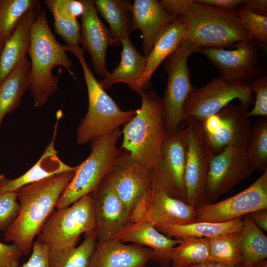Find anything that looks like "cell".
<instances>
[{
  "label": "cell",
  "instance_id": "obj_1",
  "mask_svg": "<svg viewBox=\"0 0 267 267\" xmlns=\"http://www.w3.org/2000/svg\"><path fill=\"white\" fill-rule=\"evenodd\" d=\"M161 5L185 24L184 39L200 47H235L253 38L244 28L237 10H228L195 0H161Z\"/></svg>",
  "mask_w": 267,
  "mask_h": 267
},
{
  "label": "cell",
  "instance_id": "obj_2",
  "mask_svg": "<svg viewBox=\"0 0 267 267\" xmlns=\"http://www.w3.org/2000/svg\"><path fill=\"white\" fill-rule=\"evenodd\" d=\"M75 171L61 173L25 185L17 191L20 208L18 215L4 234L22 254L30 253L34 237L55 208L58 199L73 178Z\"/></svg>",
  "mask_w": 267,
  "mask_h": 267
},
{
  "label": "cell",
  "instance_id": "obj_3",
  "mask_svg": "<svg viewBox=\"0 0 267 267\" xmlns=\"http://www.w3.org/2000/svg\"><path fill=\"white\" fill-rule=\"evenodd\" d=\"M150 86L138 92L141 107L124 126L121 148L128 151L132 161L151 171L161 161L166 130L162 99Z\"/></svg>",
  "mask_w": 267,
  "mask_h": 267
},
{
  "label": "cell",
  "instance_id": "obj_4",
  "mask_svg": "<svg viewBox=\"0 0 267 267\" xmlns=\"http://www.w3.org/2000/svg\"><path fill=\"white\" fill-rule=\"evenodd\" d=\"M65 45L56 40L48 24L43 8L33 23L28 54L31 59L29 89L34 106H43L57 89L58 76L52 73L56 66H62L76 77L71 70L73 64L67 54Z\"/></svg>",
  "mask_w": 267,
  "mask_h": 267
},
{
  "label": "cell",
  "instance_id": "obj_5",
  "mask_svg": "<svg viewBox=\"0 0 267 267\" xmlns=\"http://www.w3.org/2000/svg\"><path fill=\"white\" fill-rule=\"evenodd\" d=\"M82 49L75 54L84 72L88 94V109L77 129L79 145L94 141L125 125L135 115L136 110H122L94 76Z\"/></svg>",
  "mask_w": 267,
  "mask_h": 267
},
{
  "label": "cell",
  "instance_id": "obj_6",
  "mask_svg": "<svg viewBox=\"0 0 267 267\" xmlns=\"http://www.w3.org/2000/svg\"><path fill=\"white\" fill-rule=\"evenodd\" d=\"M122 134L119 128L91 142V152L79 165L75 174L61 193L55 208L68 207L82 197L93 192L118 162L117 147Z\"/></svg>",
  "mask_w": 267,
  "mask_h": 267
},
{
  "label": "cell",
  "instance_id": "obj_7",
  "mask_svg": "<svg viewBox=\"0 0 267 267\" xmlns=\"http://www.w3.org/2000/svg\"><path fill=\"white\" fill-rule=\"evenodd\" d=\"M96 223L91 193L71 205L53 210L44 222L38 238L49 247L53 255L76 247L80 236L95 231Z\"/></svg>",
  "mask_w": 267,
  "mask_h": 267
},
{
  "label": "cell",
  "instance_id": "obj_8",
  "mask_svg": "<svg viewBox=\"0 0 267 267\" xmlns=\"http://www.w3.org/2000/svg\"><path fill=\"white\" fill-rule=\"evenodd\" d=\"M198 48L196 44L184 39L178 48L164 61L168 75L165 93L161 98L166 134L176 132L186 122L183 105L194 89L188 59Z\"/></svg>",
  "mask_w": 267,
  "mask_h": 267
},
{
  "label": "cell",
  "instance_id": "obj_9",
  "mask_svg": "<svg viewBox=\"0 0 267 267\" xmlns=\"http://www.w3.org/2000/svg\"><path fill=\"white\" fill-rule=\"evenodd\" d=\"M249 83L230 82L221 77L204 87L195 88L188 95L183 105L186 122H202L216 114L235 99L247 107L254 103Z\"/></svg>",
  "mask_w": 267,
  "mask_h": 267
},
{
  "label": "cell",
  "instance_id": "obj_10",
  "mask_svg": "<svg viewBox=\"0 0 267 267\" xmlns=\"http://www.w3.org/2000/svg\"><path fill=\"white\" fill-rule=\"evenodd\" d=\"M186 154L184 184L186 203L195 209L208 203L206 184L210 161L216 153L208 142L200 122L185 126Z\"/></svg>",
  "mask_w": 267,
  "mask_h": 267
},
{
  "label": "cell",
  "instance_id": "obj_11",
  "mask_svg": "<svg viewBox=\"0 0 267 267\" xmlns=\"http://www.w3.org/2000/svg\"><path fill=\"white\" fill-rule=\"evenodd\" d=\"M105 178L124 204L131 221H138L152 187L150 171L128 156L120 157Z\"/></svg>",
  "mask_w": 267,
  "mask_h": 267
},
{
  "label": "cell",
  "instance_id": "obj_12",
  "mask_svg": "<svg viewBox=\"0 0 267 267\" xmlns=\"http://www.w3.org/2000/svg\"><path fill=\"white\" fill-rule=\"evenodd\" d=\"M248 112V107L243 105L229 103L218 113L200 122L204 134L216 154L227 146L247 149L252 126Z\"/></svg>",
  "mask_w": 267,
  "mask_h": 267
},
{
  "label": "cell",
  "instance_id": "obj_13",
  "mask_svg": "<svg viewBox=\"0 0 267 267\" xmlns=\"http://www.w3.org/2000/svg\"><path fill=\"white\" fill-rule=\"evenodd\" d=\"M186 154V128L167 134L163 141L161 161L150 171L152 184L162 188L170 196L186 203L184 172Z\"/></svg>",
  "mask_w": 267,
  "mask_h": 267
},
{
  "label": "cell",
  "instance_id": "obj_14",
  "mask_svg": "<svg viewBox=\"0 0 267 267\" xmlns=\"http://www.w3.org/2000/svg\"><path fill=\"white\" fill-rule=\"evenodd\" d=\"M255 170L246 150L232 146L224 147L212 157L209 167L206 193L209 203L230 192Z\"/></svg>",
  "mask_w": 267,
  "mask_h": 267
},
{
  "label": "cell",
  "instance_id": "obj_15",
  "mask_svg": "<svg viewBox=\"0 0 267 267\" xmlns=\"http://www.w3.org/2000/svg\"><path fill=\"white\" fill-rule=\"evenodd\" d=\"M267 209V170L251 185L229 198L195 209L196 221L224 222Z\"/></svg>",
  "mask_w": 267,
  "mask_h": 267
},
{
  "label": "cell",
  "instance_id": "obj_16",
  "mask_svg": "<svg viewBox=\"0 0 267 267\" xmlns=\"http://www.w3.org/2000/svg\"><path fill=\"white\" fill-rule=\"evenodd\" d=\"M253 38L236 44L233 49L200 47L203 54L218 70L220 77L230 82L249 83L262 72L258 63V49Z\"/></svg>",
  "mask_w": 267,
  "mask_h": 267
},
{
  "label": "cell",
  "instance_id": "obj_17",
  "mask_svg": "<svg viewBox=\"0 0 267 267\" xmlns=\"http://www.w3.org/2000/svg\"><path fill=\"white\" fill-rule=\"evenodd\" d=\"M91 194L97 242L111 239L117 232L131 222L130 216L105 178Z\"/></svg>",
  "mask_w": 267,
  "mask_h": 267
},
{
  "label": "cell",
  "instance_id": "obj_18",
  "mask_svg": "<svg viewBox=\"0 0 267 267\" xmlns=\"http://www.w3.org/2000/svg\"><path fill=\"white\" fill-rule=\"evenodd\" d=\"M140 220L155 227L197 222L193 207L170 196L162 188L153 184L150 194L144 202Z\"/></svg>",
  "mask_w": 267,
  "mask_h": 267
},
{
  "label": "cell",
  "instance_id": "obj_19",
  "mask_svg": "<svg viewBox=\"0 0 267 267\" xmlns=\"http://www.w3.org/2000/svg\"><path fill=\"white\" fill-rule=\"evenodd\" d=\"M84 6L81 17L80 44L90 55L92 66L95 73L106 76V54L111 45L109 29L99 18L93 0H81Z\"/></svg>",
  "mask_w": 267,
  "mask_h": 267
},
{
  "label": "cell",
  "instance_id": "obj_20",
  "mask_svg": "<svg viewBox=\"0 0 267 267\" xmlns=\"http://www.w3.org/2000/svg\"><path fill=\"white\" fill-rule=\"evenodd\" d=\"M112 239L122 242H133L146 247L152 250V260L162 267H169L171 265V253L174 247L181 240L169 237L159 231L151 223L142 220L130 222Z\"/></svg>",
  "mask_w": 267,
  "mask_h": 267
},
{
  "label": "cell",
  "instance_id": "obj_21",
  "mask_svg": "<svg viewBox=\"0 0 267 267\" xmlns=\"http://www.w3.org/2000/svg\"><path fill=\"white\" fill-rule=\"evenodd\" d=\"M132 31L139 30L142 37L143 55L147 57L162 30L178 18L157 0H135L130 8Z\"/></svg>",
  "mask_w": 267,
  "mask_h": 267
},
{
  "label": "cell",
  "instance_id": "obj_22",
  "mask_svg": "<svg viewBox=\"0 0 267 267\" xmlns=\"http://www.w3.org/2000/svg\"><path fill=\"white\" fill-rule=\"evenodd\" d=\"M152 256L149 248L111 239L96 242L89 267H142Z\"/></svg>",
  "mask_w": 267,
  "mask_h": 267
},
{
  "label": "cell",
  "instance_id": "obj_23",
  "mask_svg": "<svg viewBox=\"0 0 267 267\" xmlns=\"http://www.w3.org/2000/svg\"><path fill=\"white\" fill-rule=\"evenodd\" d=\"M60 117L61 115L57 114L51 142L46 146L38 162L31 169L14 179H9L4 174L0 175V194L7 192L16 191L25 185L40 181L61 173L74 171L76 169V166H69L64 163L58 156L57 152L55 149V139Z\"/></svg>",
  "mask_w": 267,
  "mask_h": 267
},
{
  "label": "cell",
  "instance_id": "obj_24",
  "mask_svg": "<svg viewBox=\"0 0 267 267\" xmlns=\"http://www.w3.org/2000/svg\"><path fill=\"white\" fill-rule=\"evenodd\" d=\"M41 5L27 11L5 42L0 54V85L14 67L28 54L31 30Z\"/></svg>",
  "mask_w": 267,
  "mask_h": 267
},
{
  "label": "cell",
  "instance_id": "obj_25",
  "mask_svg": "<svg viewBox=\"0 0 267 267\" xmlns=\"http://www.w3.org/2000/svg\"><path fill=\"white\" fill-rule=\"evenodd\" d=\"M185 33V24L178 18L159 33L147 57L145 70L139 81L138 92L150 84L151 78L160 64L178 48L184 40Z\"/></svg>",
  "mask_w": 267,
  "mask_h": 267
},
{
  "label": "cell",
  "instance_id": "obj_26",
  "mask_svg": "<svg viewBox=\"0 0 267 267\" xmlns=\"http://www.w3.org/2000/svg\"><path fill=\"white\" fill-rule=\"evenodd\" d=\"M121 44L122 49L119 64L99 82L105 89L116 83H123L138 92L139 81L144 71L147 57L137 51L130 37L123 40Z\"/></svg>",
  "mask_w": 267,
  "mask_h": 267
},
{
  "label": "cell",
  "instance_id": "obj_27",
  "mask_svg": "<svg viewBox=\"0 0 267 267\" xmlns=\"http://www.w3.org/2000/svg\"><path fill=\"white\" fill-rule=\"evenodd\" d=\"M31 63L26 56L0 85V128L5 116L17 109L29 89Z\"/></svg>",
  "mask_w": 267,
  "mask_h": 267
},
{
  "label": "cell",
  "instance_id": "obj_28",
  "mask_svg": "<svg viewBox=\"0 0 267 267\" xmlns=\"http://www.w3.org/2000/svg\"><path fill=\"white\" fill-rule=\"evenodd\" d=\"M243 225V217L224 222H196L186 224H170L156 226L169 237L180 239L187 237H212L240 231Z\"/></svg>",
  "mask_w": 267,
  "mask_h": 267
},
{
  "label": "cell",
  "instance_id": "obj_29",
  "mask_svg": "<svg viewBox=\"0 0 267 267\" xmlns=\"http://www.w3.org/2000/svg\"><path fill=\"white\" fill-rule=\"evenodd\" d=\"M93 1L97 11L109 24L111 45L121 44L122 41L130 37L132 31L130 17L131 1L95 0Z\"/></svg>",
  "mask_w": 267,
  "mask_h": 267
},
{
  "label": "cell",
  "instance_id": "obj_30",
  "mask_svg": "<svg viewBox=\"0 0 267 267\" xmlns=\"http://www.w3.org/2000/svg\"><path fill=\"white\" fill-rule=\"evenodd\" d=\"M44 3L52 13L55 32L65 42L67 51L72 52L79 48L81 27L77 17L63 0H45Z\"/></svg>",
  "mask_w": 267,
  "mask_h": 267
},
{
  "label": "cell",
  "instance_id": "obj_31",
  "mask_svg": "<svg viewBox=\"0 0 267 267\" xmlns=\"http://www.w3.org/2000/svg\"><path fill=\"white\" fill-rule=\"evenodd\" d=\"M242 230L208 237L209 261L229 266L243 267L241 252Z\"/></svg>",
  "mask_w": 267,
  "mask_h": 267
},
{
  "label": "cell",
  "instance_id": "obj_32",
  "mask_svg": "<svg viewBox=\"0 0 267 267\" xmlns=\"http://www.w3.org/2000/svg\"><path fill=\"white\" fill-rule=\"evenodd\" d=\"M241 252L243 267H249L267 257V237L248 215L243 216Z\"/></svg>",
  "mask_w": 267,
  "mask_h": 267
},
{
  "label": "cell",
  "instance_id": "obj_33",
  "mask_svg": "<svg viewBox=\"0 0 267 267\" xmlns=\"http://www.w3.org/2000/svg\"><path fill=\"white\" fill-rule=\"evenodd\" d=\"M180 240L171 253L173 267H189L210 261L208 237H187Z\"/></svg>",
  "mask_w": 267,
  "mask_h": 267
},
{
  "label": "cell",
  "instance_id": "obj_34",
  "mask_svg": "<svg viewBox=\"0 0 267 267\" xmlns=\"http://www.w3.org/2000/svg\"><path fill=\"white\" fill-rule=\"evenodd\" d=\"M97 242L96 231L85 235L78 247L48 255L50 267H89Z\"/></svg>",
  "mask_w": 267,
  "mask_h": 267
},
{
  "label": "cell",
  "instance_id": "obj_35",
  "mask_svg": "<svg viewBox=\"0 0 267 267\" xmlns=\"http://www.w3.org/2000/svg\"><path fill=\"white\" fill-rule=\"evenodd\" d=\"M40 5L38 0H0V38L5 43L24 14Z\"/></svg>",
  "mask_w": 267,
  "mask_h": 267
},
{
  "label": "cell",
  "instance_id": "obj_36",
  "mask_svg": "<svg viewBox=\"0 0 267 267\" xmlns=\"http://www.w3.org/2000/svg\"><path fill=\"white\" fill-rule=\"evenodd\" d=\"M246 152L255 171L263 173L267 170V117L258 118L252 126Z\"/></svg>",
  "mask_w": 267,
  "mask_h": 267
},
{
  "label": "cell",
  "instance_id": "obj_37",
  "mask_svg": "<svg viewBox=\"0 0 267 267\" xmlns=\"http://www.w3.org/2000/svg\"><path fill=\"white\" fill-rule=\"evenodd\" d=\"M237 14L243 26L257 42L267 43V16L257 14L244 5L237 10Z\"/></svg>",
  "mask_w": 267,
  "mask_h": 267
},
{
  "label": "cell",
  "instance_id": "obj_38",
  "mask_svg": "<svg viewBox=\"0 0 267 267\" xmlns=\"http://www.w3.org/2000/svg\"><path fill=\"white\" fill-rule=\"evenodd\" d=\"M16 191L0 194V230L5 231L17 217L20 205Z\"/></svg>",
  "mask_w": 267,
  "mask_h": 267
},
{
  "label": "cell",
  "instance_id": "obj_39",
  "mask_svg": "<svg viewBox=\"0 0 267 267\" xmlns=\"http://www.w3.org/2000/svg\"><path fill=\"white\" fill-rule=\"evenodd\" d=\"M249 85L253 93L255 94V100L254 107L248 112V116L267 117V76L254 78Z\"/></svg>",
  "mask_w": 267,
  "mask_h": 267
},
{
  "label": "cell",
  "instance_id": "obj_40",
  "mask_svg": "<svg viewBox=\"0 0 267 267\" xmlns=\"http://www.w3.org/2000/svg\"><path fill=\"white\" fill-rule=\"evenodd\" d=\"M32 252L28 260L22 267H50L48 259V246L37 238L33 244Z\"/></svg>",
  "mask_w": 267,
  "mask_h": 267
},
{
  "label": "cell",
  "instance_id": "obj_41",
  "mask_svg": "<svg viewBox=\"0 0 267 267\" xmlns=\"http://www.w3.org/2000/svg\"><path fill=\"white\" fill-rule=\"evenodd\" d=\"M22 255L13 243L7 245L0 242V267H19Z\"/></svg>",
  "mask_w": 267,
  "mask_h": 267
},
{
  "label": "cell",
  "instance_id": "obj_42",
  "mask_svg": "<svg viewBox=\"0 0 267 267\" xmlns=\"http://www.w3.org/2000/svg\"><path fill=\"white\" fill-rule=\"evenodd\" d=\"M197 2L228 10H236L243 5V0H195Z\"/></svg>",
  "mask_w": 267,
  "mask_h": 267
},
{
  "label": "cell",
  "instance_id": "obj_43",
  "mask_svg": "<svg viewBox=\"0 0 267 267\" xmlns=\"http://www.w3.org/2000/svg\"><path fill=\"white\" fill-rule=\"evenodd\" d=\"M243 5L257 14L267 15V0H244Z\"/></svg>",
  "mask_w": 267,
  "mask_h": 267
},
{
  "label": "cell",
  "instance_id": "obj_44",
  "mask_svg": "<svg viewBox=\"0 0 267 267\" xmlns=\"http://www.w3.org/2000/svg\"><path fill=\"white\" fill-rule=\"evenodd\" d=\"M248 216L259 228L267 231V209H263L253 212Z\"/></svg>",
  "mask_w": 267,
  "mask_h": 267
},
{
  "label": "cell",
  "instance_id": "obj_45",
  "mask_svg": "<svg viewBox=\"0 0 267 267\" xmlns=\"http://www.w3.org/2000/svg\"><path fill=\"white\" fill-rule=\"evenodd\" d=\"M189 267H241L238 266H226L216 262L208 261L204 263L195 265Z\"/></svg>",
  "mask_w": 267,
  "mask_h": 267
},
{
  "label": "cell",
  "instance_id": "obj_46",
  "mask_svg": "<svg viewBox=\"0 0 267 267\" xmlns=\"http://www.w3.org/2000/svg\"><path fill=\"white\" fill-rule=\"evenodd\" d=\"M249 267H267V261L266 260H262Z\"/></svg>",
  "mask_w": 267,
  "mask_h": 267
},
{
  "label": "cell",
  "instance_id": "obj_47",
  "mask_svg": "<svg viewBox=\"0 0 267 267\" xmlns=\"http://www.w3.org/2000/svg\"><path fill=\"white\" fill-rule=\"evenodd\" d=\"M4 42L0 38V54L3 46L4 45Z\"/></svg>",
  "mask_w": 267,
  "mask_h": 267
},
{
  "label": "cell",
  "instance_id": "obj_48",
  "mask_svg": "<svg viewBox=\"0 0 267 267\" xmlns=\"http://www.w3.org/2000/svg\"><path fill=\"white\" fill-rule=\"evenodd\" d=\"M146 267V266H143V267Z\"/></svg>",
  "mask_w": 267,
  "mask_h": 267
}]
</instances>
